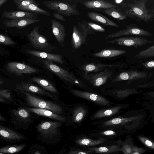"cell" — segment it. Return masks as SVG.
Instances as JSON below:
<instances>
[{"instance_id":"1","label":"cell","mask_w":154,"mask_h":154,"mask_svg":"<svg viewBox=\"0 0 154 154\" xmlns=\"http://www.w3.org/2000/svg\"><path fill=\"white\" fill-rule=\"evenodd\" d=\"M147 0H134L132 3L123 2L121 4L123 7H126L125 14L128 17L138 21H149L153 16L146 6Z\"/></svg>"},{"instance_id":"2","label":"cell","mask_w":154,"mask_h":154,"mask_svg":"<svg viewBox=\"0 0 154 154\" xmlns=\"http://www.w3.org/2000/svg\"><path fill=\"white\" fill-rule=\"evenodd\" d=\"M48 8L62 15L69 17L80 15L77 5L68 1L63 0H46L43 2Z\"/></svg>"},{"instance_id":"3","label":"cell","mask_w":154,"mask_h":154,"mask_svg":"<svg viewBox=\"0 0 154 154\" xmlns=\"http://www.w3.org/2000/svg\"><path fill=\"white\" fill-rule=\"evenodd\" d=\"M43 61V63L46 68L62 80L84 89L88 90L89 89L86 85L72 73L66 70L51 61L45 60Z\"/></svg>"},{"instance_id":"4","label":"cell","mask_w":154,"mask_h":154,"mask_svg":"<svg viewBox=\"0 0 154 154\" xmlns=\"http://www.w3.org/2000/svg\"><path fill=\"white\" fill-rule=\"evenodd\" d=\"M40 26L35 27L28 35L31 45L35 48L44 52L51 53L56 47L51 45L47 38L39 32Z\"/></svg>"},{"instance_id":"5","label":"cell","mask_w":154,"mask_h":154,"mask_svg":"<svg viewBox=\"0 0 154 154\" xmlns=\"http://www.w3.org/2000/svg\"><path fill=\"white\" fill-rule=\"evenodd\" d=\"M25 95L28 105L33 108L47 109L60 115L63 109L59 105L34 97L28 93L20 91Z\"/></svg>"},{"instance_id":"6","label":"cell","mask_w":154,"mask_h":154,"mask_svg":"<svg viewBox=\"0 0 154 154\" xmlns=\"http://www.w3.org/2000/svg\"><path fill=\"white\" fill-rule=\"evenodd\" d=\"M87 29L81 22H79L73 27L72 44L75 50L79 48L85 44L87 35Z\"/></svg>"},{"instance_id":"7","label":"cell","mask_w":154,"mask_h":154,"mask_svg":"<svg viewBox=\"0 0 154 154\" xmlns=\"http://www.w3.org/2000/svg\"><path fill=\"white\" fill-rule=\"evenodd\" d=\"M106 42L123 46L137 48L147 44L153 43L154 40H149L143 37L135 36L121 37Z\"/></svg>"},{"instance_id":"8","label":"cell","mask_w":154,"mask_h":154,"mask_svg":"<svg viewBox=\"0 0 154 154\" xmlns=\"http://www.w3.org/2000/svg\"><path fill=\"white\" fill-rule=\"evenodd\" d=\"M61 122L54 121H44L37 126L38 132L44 138L50 139L55 137L58 134Z\"/></svg>"},{"instance_id":"9","label":"cell","mask_w":154,"mask_h":154,"mask_svg":"<svg viewBox=\"0 0 154 154\" xmlns=\"http://www.w3.org/2000/svg\"><path fill=\"white\" fill-rule=\"evenodd\" d=\"M135 35L138 36H152L154 35L148 31L138 27L135 24H131L126 26V28L114 33L108 35L105 39L127 35Z\"/></svg>"},{"instance_id":"10","label":"cell","mask_w":154,"mask_h":154,"mask_svg":"<svg viewBox=\"0 0 154 154\" xmlns=\"http://www.w3.org/2000/svg\"><path fill=\"white\" fill-rule=\"evenodd\" d=\"M70 90L75 95L90 100L98 105L107 106L110 105L112 103V102L101 96L93 93L80 91L72 88Z\"/></svg>"},{"instance_id":"11","label":"cell","mask_w":154,"mask_h":154,"mask_svg":"<svg viewBox=\"0 0 154 154\" xmlns=\"http://www.w3.org/2000/svg\"><path fill=\"white\" fill-rule=\"evenodd\" d=\"M6 68L10 73L18 76L21 75L23 74H31L39 72L38 69L29 65L15 62L8 63Z\"/></svg>"},{"instance_id":"12","label":"cell","mask_w":154,"mask_h":154,"mask_svg":"<svg viewBox=\"0 0 154 154\" xmlns=\"http://www.w3.org/2000/svg\"><path fill=\"white\" fill-rule=\"evenodd\" d=\"M15 89L20 91L36 94L43 96L49 97L53 99H57L54 94L42 89L39 87L29 82H22L17 85Z\"/></svg>"},{"instance_id":"13","label":"cell","mask_w":154,"mask_h":154,"mask_svg":"<svg viewBox=\"0 0 154 154\" xmlns=\"http://www.w3.org/2000/svg\"><path fill=\"white\" fill-rule=\"evenodd\" d=\"M112 71L106 69L96 74L85 75V78L95 87L101 86L105 84L107 80L111 77Z\"/></svg>"},{"instance_id":"14","label":"cell","mask_w":154,"mask_h":154,"mask_svg":"<svg viewBox=\"0 0 154 154\" xmlns=\"http://www.w3.org/2000/svg\"><path fill=\"white\" fill-rule=\"evenodd\" d=\"M0 135L5 140L12 142L21 141L25 138L22 134L1 125H0Z\"/></svg>"},{"instance_id":"15","label":"cell","mask_w":154,"mask_h":154,"mask_svg":"<svg viewBox=\"0 0 154 154\" xmlns=\"http://www.w3.org/2000/svg\"><path fill=\"white\" fill-rule=\"evenodd\" d=\"M1 17L10 20L35 19V14L26 11H7L5 10L2 14Z\"/></svg>"},{"instance_id":"16","label":"cell","mask_w":154,"mask_h":154,"mask_svg":"<svg viewBox=\"0 0 154 154\" xmlns=\"http://www.w3.org/2000/svg\"><path fill=\"white\" fill-rule=\"evenodd\" d=\"M52 32L57 41L62 46H64V41L66 36L64 25L54 19L51 21Z\"/></svg>"},{"instance_id":"17","label":"cell","mask_w":154,"mask_h":154,"mask_svg":"<svg viewBox=\"0 0 154 154\" xmlns=\"http://www.w3.org/2000/svg\"><path fill=\"white\" fill-rule=\"evenodd\" d=\"M26 52L35 57L45 59L52 62L63 64L64 61L61 54H51L50 53L34 50H27Z\"/></svg>"},{"instance_id":"18","label":"cell","mask_w":154,"mask_h":154,"mask_svg":"<svg viewBox=\"0 0 154 154\" xmlns=\"http://www.w3.org/2000/svg\"><path fill=\"white\" fill-rule=\"evenodd\" d=\"M30 112L27 108H20L17 109H14L11 112L17 123L26 124L31 121Z\"/></svg>"},{"instance_id":"19","label":"cell","mask_w":154,"mask_h":154,"mask_svg":"<svg viewBox=\"0 0 154 154\" xmlns=\"http://www.w3.org/2000/svg\"><path fill=\"white\" fill-rule=\"evenodd\" d=\"M40 21L35 19L8 20L2 21L3 24L8 27H23Z\"/></svg>"},{"instance_id":"20","label":"cell","mask_w":154,"mask_h":154,"mask_svg":"<svg viewBox=\"0 0 154 154\" xmlns=\"http://www.w3.org/2000/svg\"><path fill=\"white\" fill-rule=\"evenodd\" d=\"M146 74L143 72H138L136 71H128L123 72L115 77L112 80L116 82L122 80H131L144 77Z\"/></svg>"},{"instance_id":"21","label":"cell","mask_w":154,"mask_h":154,"mask_svg":"<svg viewBox=\"0 0 154 154\" xmlns=\"http://www.w3.org/2000/svg\"><path fill=\"white\" fill-rule=\"evenodd\" d=\"M27 108L30 112L34 113L41 116L62 122L65 120L64 117L58 115L48 109L33 108Z\"/></svg>"},{"instance_id":"22","label":"cell","mask_w":154,"mask_h":154,"mask_svg":"<svg viewBox=\"0 0 154 154\" xmlns=\"http://www.w3.org/2000/svg\"><path fill=\"white\" fill-rule=\"evenodd\" d=\"M83 5L90 8H103L108 9L115 8L116 6L113 4L103 0H91L85 1Z\"/></svg>"},{"instance_id":"23","label":"cell","mask_w":154,"mask_h":154,"mask_svg":"<svg viewBox=\"0 0 154 154\" xmlns=\"http://www.w3.org/2000/svg\"><path fill=\"white\" fill-rule=\"evenodd\" d=\"M88 16L91 20L103 24L115 27H119L117 23L100 14L90 12L88 13Z\"/></svg>"},{"instance_id":"24","label":"cell","mask_w":154,"mask_h":154,"mask_svg":"<svg viewBox=\"0 0 154 154\" xmlns=\"http://www.w3.org/2000/svg\"><path fill=\"white\" fill-rule=\"evenodd\" d=\"M123 107V106L121 105H118L99 110L93 115L91 118L92 119H96L110 117L119 112Z\"/></svg>"},{"instance_id":"25","label":"cell","mask_w":154,"mask_h":154,"mask_svg":"<svg viewBox=\"0 0 154 154\" xmlns=\"http://www.w3.org/2000/svg\"><path fill=\"white\" fill-rule=\"evenodd\" d=\"M126 50L115 49H104L100 51L95 53L93 56L103 58H110L120 55L127 53Z\"/></svg>"},{"instance_id":"26","label":"cell","mask_w":154,"mask_h":154,"mask_svg":"<svg viewBox=\"0 0 154 154\" xmlns=\"http://www.w3.org/2000/svg\"><path fill=\"white\" fill-rule=\"evenodd\" d=\"M139 117V116H136L128 118H115L103 122L102 124V126L106 127L121 125L137 119Z\"/></svg>"},{"instance_id":"27","label":"cell","mask_w":154,"mask_h":154,"mask_svg":"<svg viewBox=\"0 0 154 154\" xmlns=\"http://www.w3.org/2000/svg\"><path fill=\"white\" fill-rule=\"evenodd\" d=\"M90 151L96 153L108 154L112 152L121 151V147L119 145L91 147L89 148Z\"/></svg>"},{"instance_id":"28","label":"cell","mask_w":154,"mask_h":154,"mask_svg":"<svg viewBox=\"0 0 154 154\" xmlns=\"http://www.w3.org/2000/svg\"><path fill=\"white\" fill-rule=\"evenodd\" d=\"M116 66V65L113 64L91 63L84 65L82 67V68L84 71L85 75L90 72L98 71L105 67H111Z\"/></svg>"},{"instance_id":"29","label":"cell","mask_w":154,"mask_h":154,"mask_svg":"<svg viewBox=\"0 0 154 154\" xmlns=\"http://www.w3.org/2000/svg\"><path fill=\"white\" fill-rule=\"evenodd\" d=\"M32 79L33 81L38 84L45 89L54 94L57 93L54 86L46 80L37 77H34Z\"/></svg>"},{"instance_id":"30","label":"cell","mask_w":154,"mask_h":154,"mask_svg":"<svg viewBox=\"0 0 154 154\" xmlns=\"http://www.w3.org/2000/svg\"><path fill=\"white\" fill-rule=\"evenodd\" d=\"M16 8L20 10L29 11L47 16H51L48 12L39 8L38 5L34 4H31L26 6H16Z\"/></svg>"},{"instance_id":"31","label":"cell","mask_w":154,"mask_h":154,"mask_svg":"<svg viewBox=\"0 0 154 154\" xmlns=\"http://www.w3.org/2000/svg\"><path fill=\"white\" fill-rule=\"evenodd\" d=\"M87 113L85 109L82 106L75 108L72 114V120L75 123L81 122L85 117Z\"/></svg>"},{"instance_id":"32","label":"cell","mask_w":154,"mask_h":154,"mask_svg":"<svg viewBox=\"0 0 154 154\" xmlns=\"http://www.w3.org/2000/svg\"><path fill=\"white\" fill-rule=\"evenodd\" d=\"M26 146L27 144L24 143L6 146L0 149V152L11 154L17 153L22 150Z\"/></svg>"},{"instance_id":"33","label":"cell","mask_w":154,"mask_h":154,"mask_svg":"<svg viewBox=\"0 0 154 154\" xmlns=\"http://www.w3.org/2000/svg\"><path fill=\"white\" fill-rule=\"evenodd\" d=\"M105 140V139L103 138H100L96 140L84 138L77 140L76 142L77 143L80 145L91 146H96L103 143Z\"/></svg>"},{"instance_id":"34","label":"cell","mask_w":154,"mask_h":154,"mask_svg":"<svg viewBox=\"0 0 154 154\" xmlns=\"http://www.w3.org/2000/svg\"><path fill=\"white\" fill-rule=\"evenodd\" d=\"M103 11L107 15L120 20H123L128 17L125 14L122 12L119 9L115 8L105 9Z\"/></svg>"},{"instance_id":"35","label":"cell","mask_w":154,"mask_h":154,"mask_svg":"<svg viewBox=\"0 0 154 154\" xmlns=\"http://www.w3.org/2000/svg\"><path fill=\"white\" fill-rule=\"evenodd\" d=\"M110 92L115 97L120 99L126 97L134 93V91L130 89H117L111 91Z\"/></svg>"},{"instance_id":"36","label":"cell","mask_w":154,"mask_h":154,"mask_svg":"<svg viewBox=\"0 0 154 154\" xmlns=\"http://www.w3.org/2000/svg\"><path fill=\"white\" fill-rule=\"evenodd\" d=\"M136 57L139 58H146L154 57V45L138 52Z\"/></svg>"},{"instance_id":"37","label":"cell","mask_w":154,"mask_h":154,"mask_svg":"<svg viewBox=\"0 0 154 154\" xmlns=\"http://www.w3.org/2000/svg\"><path fill=\"white\" fill-rule=\"evenodd\" d=\"M145 151V150L143 148H139L128 143L124 144L121 147V151H122L124 154H131L136 151L144 152Z\"/></svg>"},{"instance_id":"38","label":"cell","mask_w":154,"mask_h":154,"mask_svg":"<svg viewBox=\"0 0 154 154\" xmlns=\"http://www.w3.org/2000/svg\"><path fill=\"white\" fill-rule=\"evenodd\" d=\"M13 2L16 6H26L31 4L39 5V3L33 0H14Z\"/></svg>"},{"instance_id":"39","label":"cell","mask_w":154,"mask_h":154,"mask_svg":"<svg viewBox=\"0 0 154 154\" xmlns=\"http://www.w3.org/2000/svg\"><path fill=\"white\" fill-rule=\"evenodd\" d=\"M0 42L1 44L6 45H14L16 43L9 37L2 34L0 35Z\"/></svg>"},{"instance_id":"40","label":"cell","mask_w":154,"mask_h":154,"mask_svg":"<svg viewBox=\"0 0 154 154\" xmlns=\"http://www.w3.org/2000/svg\"><path fill=\"white\" fill-rule=\"evenodd\" d=\"M138 138L144 145L151 149H154V143L147 138L142 136H139Z\"/></svg>"},{"instance_id":"41","label":"cell","mask_w":154,"mask_h":154,"mask_svg":"<svg viewBox=\"0 0 154 154\" xmlns=\"http://www.w3.org/2000/svg\"><path fill=\"white\" fill-rule=\"evenodd\" d=\"M41 146H34L32 147L29 154H46V151Z\"/></svg>"},{"instance_id":"42","label":"cell","mask_w":154,"mask_h":154,"mask_svg":"<svg viewBox=\"0 0 154 154\" xmlns=\"http://www.w3.org/2000/svg\"><path fill=\"white\" fill-rule=\"evenodd\" d=\"M88 25L92 28L97 31L102 32H104L105 29L100 25L92 22H88Z\"/></svg>"},{"instance_id":"43","label":"cell","mask_w":154,"mask_h":154,"mask_svg":"<svg viewBox=\"0 0 154 154\" xmlns=\"http://www.w3.org/2000/svg\"><path fill=\"white\" fill-rule=\"evenodd\" d=\"M0 97L8 100H11V93L8 90H1Z\"/></svg>"},{"instance_id":"44","label":"cell","mask_w":154,"mask_h":154,"mask_svg":"<svg viewBox=\"0 0 154 154\" xmlns=\"http://www.w3.org/2000/svg\"><path fill=\"white\" fill-rule=\"evenodd\" d=\"M100 134L106 136H114L116 135V132L112 130H108L102 131L101 132Z\"/></svg>"},{"instance_id":"45","label":"cell","mask_w":154,"mask_h":154,"mask_svg":"<svg viewBox=\"0 0 154 154\" xmlns=\"http://www.w3.org/2000/svg\"><path fill=\"white\" fill-rule=\"evenodd\" d=\"M142 64L147 68L154 67V60L146 61L143 63Z\"/></svg>"},{"instance_id":"46","label":"cell","mask_w":154,"mask_h":154,"mask_svg":"<svg viewBox=\"0 0 154 154\" xmlns=\"http://www.w3.org/2000/svg\"><path fill=\"white\" fill-rule=\"evenodd\" d=\"M53 17L57 19H58L63 21H66V19L61 14L57 12L53 14Z\"/></svg>"},{"instance_id":"47","label":"cell","mask_w":154,"mask_h":154,"mask_svg":"<svg viewBox=\"0 0 154 154\" xmlns=\"http://www.w3.org/2000/svg\"><path fill=\"white\" fill-rule=\"evenodd\" d=\"M66 154H90L88 152L82 151H73Z\"/></svg>"},{"instance_id":"48","label":"cell","mask_w":154,"mask_h":154,"mask_svg":"<svg viewBox=\"0 0 154 154\" xmlns=\"http://www.w3.org/2000/svg\"><path fill=\"white\" fill-rule=\"evenodd\" d=\"M8 1L7 0H0V6L1 7L3 4Z\"/></svg>"},{"instance_id":"49","label":"cell","mask_w":154,"mask_h":154,"mask_svg":"<svg viewBox=\"0 0 154 154\" xmlns=\"http://www.w3.org/2000/svg\"><path fill=\"white\" fill-rule=\"evenodd\" d=\"M143 152H144L140 151H134L131 154H141Z\"/></svg>"},{"instance_id":"50","label":"cell","mask_w":154,"mask_h":154,"mask_svg":"<svg viewBox=\"0 0 154 154\" xmlns=\"http://www.w3.org/2000/svg\"><path fill=\"white\" fill-rule=\"evenodd\" d=\"M0 120L1 121H6V119L4 118L1 115H0Z\"/></svg>"},{"instance_id":"51","label":"cell","mask_w":154,"mask_h":154,"mask_svg":"<svg viewBox=\"0 0 154 154\" xmlns=\"http://www.w3.org/2000/svg\"><path fill=\"white\" fill-rule=\"evenodd\" d=\"M5 99L0 97V102H4L5 101Z\"/></svg>"},{"instance_id":"52","label":"cell","mask_w":154,"mask_h":154,"mask_svg":"<svg viewBox=\"0 0 154 154\" xmlns=\"http://www.w3.org/2000/svg\"><path fill=\"white\" fill-rule=\"evenodd\" d=\"M4 83V82L3 80L1 79H0V85H2Z\"/></svg>"},{"instance_id":"53","label":"cell","mask_w":154,"mask_h":154,"mask_svg":"<svg viewBox=\"0 0 154 154\" xmlns=\"http://www.w3.org/2000/svg\"><path fill=\"white\" fill-rule=\"evenodd\" d=\"M0 154H13L8 153H1V152H0Z\"/></svg>"}]
</instances>
